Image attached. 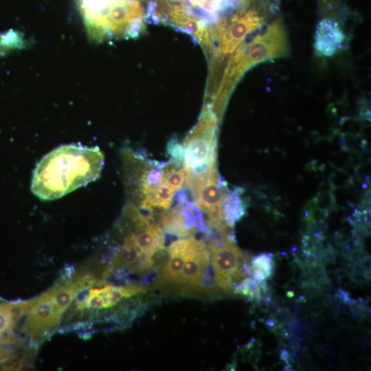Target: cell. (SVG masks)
<instances>
[{
  "mask_svg": "<svg viewBox=\"0 0 371 371\" xmlns=\"http://www.w3.org/2000/svg\"><path fill=\"white\" fill-rule=\"evenodd\" d=\"M192 6L201 10L205 21L215 23L219 19L222 0H185Z\"/></svg>",
  "mask_w": 371,
  "mask_h": 371,
  "instance_id": "2e32d148",
  "label": "cell"
},
{
  "mask_svg": "<svg viewBox=\"0 0 371 371\" xmlns=\"http://www.w3.org/2000/svg\"><path fill=\"white\" fill-rule=\"evenodd\" d=\"M175 195V192L162 182L150 190L140 201L135 205L144 208L153 210L158 208L166 210L170 207Z\"/></svg>",
  "mask_w": 371,
  "mask_h": 371,
  "instance_id": "4fadbf2b",
  "label": "cell"
},
{
  "mask_svg": "<svg viewBox=\"0 0 371 371\" xmlns=\"http://www.w3.org/2000/svg\"><path fill=\"white\" fill-rule=\"evenodd\" d=\"M209 249L217 286L225 291H233L248 271L244 254L226 234L211 238Z\"/></svg>",
  "mask_w": 371,
  "mask_h": 371,
  "instance_id": "5b68a950",
  "label": "cell"
},
{
  "mask_svg": "<svg viewBox=\"0 0 371 371\" xmlns=\"http://www.w3.org/2000/svg\"><path fill=\"white\" fill-rule=\"evenodd\" d=\"M34 300L0 305V336L12 330L16 321L31 307Z\"/></svg>",
  "mask_w": 371,
  "mask_h": 371,
  "instance_id": "5bb4252c",
  "label": "cell"
},
{
  "mask_svg": "<svg viewBox=\"0 0 371 371\" xmlns=\"http://www.w3.org/2000/svg\"><path fill=\"white\" fill-rule=\"evenodd\" d=\"M186 170L184 168H177L167 161L162 168V180L175 192L180 190L185 183Z\"/></svg>",
  "mask_w": 371,
  "mask_h": 371,
  "instance_id": "9a60e30c",
  "label": "cell"
},
{
  "mask_svg": "<svg viewBox=\"0 0 371 371\" xmlns=\"http://www.w3.org/2000/svg\"><path fill=\"white\" fill-rule=\"evenodd\" d=\"M346 34L334 19L325 18L317 26L313 47L319 56H332L346 45Z\"/></svg>",
  "mask_w": 371,
  "mask_h": 371,
  "instance_id": "30bf717a",
  "label": "cell"
},
{
  "mask_svg": "<svg viewBox=\"0 0 371 371\" xmlns=\"http://www.w3.org/2000/svg\"><path fill=\"white\" fill-rule=\"evenodd\" d=\"M192 236L175 240L168 248V256L155 280V286L162 291H173L186 260Z\"/></svg>",
  "mask_w": 371,
  "mask_h": 371,
  "instance_id": "9c48e42d",
  "label": "cell"
},
{
  "mask_svg": "<svg viewBox=\"0 0 371 371\" xmlns=\"http://www.w3.org/2000/svg\"><path fill=\"white\" fill-rule=\"evenodd\" d=\"M227 190L225 182L216 168L196 184L190 192L194 204L207 215V219L223 221L220 207Z\"/></svg>",
  "mask_w": 371,
  "mask_h": 371,
  "instance_id": "52a82bcc",
  "label": "cell"
},
{
  "mask_svg": "<svg viewBox=\"0 0 371 371\" xmlns=\"http://www.w3.org/2000/svg\"><path fill=\"white\" fill-rule=\"evenodd\" d=\"M251 268L260 271L266 278H269L273 272V264L272 258L269 256V254H259L253 259Z\"/></svg>",
  "mask_w": 371,
  "mask_h": 371,
  "instance_id": "ac0fdd59",
  "label": "cell"
},
{
  "mask_svg": "<svg viewBox=\"0 0 371 371\" xmlns=\"http://www.w3.org/2000/svg\"><path fill=\"white\" fill-rule=\"evenodd\" d=\"M241 188L227 190L220 207V214L225 224L229 228L245 214L246 206L242 199Z\"/></svg>",
  "mask_w": 371,
  "mask_h": 371,
  "instance_id": "8fae6325",
  "label": "cell"
},
{
  "mask_svg": "<svg viewBox=\"0 0 371 371\" xmlns=\"http://www.w3.org/2000/svg\"><path fill=\"white\" fill-rule=\"evenodd\" d=\"M250 39L245 40L236 49L227 63L219 87L212 98L214 109L225 111L228 99L243 75L254 65L284 57L289 53L286 30L280 19L262 25Z\"/></svg>",
  "mask_w": 371,
  "mask_h": 371,
  "instance_id": "7a4b0ae2",
  "label": "cell"
},
{
  "mask_svg": "<svg viewBox=\"0 0 371 371\" xmlns=\"http://www.w3.org/2000/svg\"><path fill=\"white\" fill-rule=\"evenodd\" d=\"M104 163V154L98 146L63 145L38 163L31 190L41 200L60 198L98 179Z\"/></svg>",
  "mask_w": 371,
  "mask_h": 371,
  "instance_id": "6da1fadb",
  "label": "cell"
},
{
  "mask_svg": "<svg viewBox=\"0 0 371 371\" xmlns=\"http://www.w3.org/2000/svg\"><path fill=\"white\" fill-rule=\"evenodd\" d=\"M264 17L255 9L243 8L229 19L219 18L210 29V36L216 58L232 54L246 36L264 25Z\"/></svg>",
  "mask_w": 371,
  "mask_h": 371,
  "instance_id": "277c9868",
  "label": "cell"
},
{
  "mask_svg": "<svg viewBox=\"0 0 371 371\" xmlns=\"http://www.w3.org/2000/svg\"><path fill=\"white\" fill-rule=\"evenodd\" d=\"M161 222L163 229L172 235L184 238L196 232L189 225L182 211L181 204L179 202L162 214Z\"/></svg>",
  "mask_w": 371,
  "mask_h": 371,
  "instance_id": "7c38bea8",
  "label": "cell"
},
{
  "mask_svg": "<svg viewBox=\"0 0 371 371\" xmlns=\"http://www.w3.org/2000/svg\"><path fill=\"white\" fill-rule=\"evenodd\" d=\"M13 339L0 340V364L4 362L13 352L10 344Z\"/></svg>",
  "mask_w": 371,
  "mask_h": 371,
  "instance_id": "d6986e66",
  "label": "cell"
},
{
  "mask_svg": "<svg viewBox=\"0 0 371 371\" xmlns=\"http://www.w3.org/2000/svg\"><path fill=\"white\" fill-rule=\"evenodd\" d=\"M218 122L211 111L202 110L183 142L185 185L189 190L216 168Z\"/></svg>",
  "mask_w": 371,
  "mask_h": 371,
  "instance_id": "3957f363",
  "label": "cell"
},
{
  "mask_svg": "<svg viewBox=\"0 0 371 371\" xmlns=\"http://www.w3.org/2000/svg\"><path fill=\"white\" fill-rule=\"evenodd\" d=\"M210 260V249L205 241L193 236L174 292L186 295L202 290Z\"/></svg>",
  "mask_w": 371,
  "mask_h": 371,
  "instance_id": "8992f818",
  "label": "cell"
},
{
  "mask_svg": "<svg viewBox=\"0 0 371 371\" xmlns=\"http://www.w3.org/2000/svg\"><path fill=\"white\" fill-rule=\"evenodd\" d=\"M54 286L33 303L25 321V334L35 339L45 335L59 320L54 313Z\"/></svg>",
  "mask_w": 371,
  "mask_h": 371,
  "instance_id": "ba28073f",
  "label": "cell"
},
{
  "mask_svg": "<svg viewBox=\"0 0 371 371\" xmlns=\"http://www.w3.org/2000/svg\"><path fill=\"white\" fill-rule=\"evenodd\" d=\"M166 152L170 158L167 161L168 164L177 168H183L184 148L176 137L168 141Z\"/></svg>",
  "mask_w": 371,
  "mask_h": 371,
  "instance_id": "e0dca14e",
  "label": "cell"
}]
</instances>
